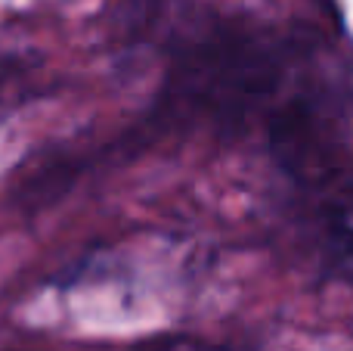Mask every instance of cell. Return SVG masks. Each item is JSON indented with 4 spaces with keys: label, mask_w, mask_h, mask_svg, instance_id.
Listing matches in <instances>:
<instances>
[{
    "label": "cell",
    "mask_w": 353,
    "mask_h": 351,
    "mask_svg": "<svg viewBox=\"0 0 353 351\" xmlns=\"http://www.w3.org/2000/svg\"><path fill=\"white\" fill-rule=\"evenodd\" d=\"M279 72V44L251 31H220L186 59L180 93L214 115H239L273 91Z\"/></svg>",
    "instance_id": "obj_1"
}]
</instances>
